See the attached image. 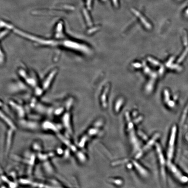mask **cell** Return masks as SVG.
Returning <instances> with one entry per match:
<instances>
[{"label": "cell", "mask_w": 188, "mask_h": 188, "mask_svg": "<svg viewBox=\"0 0 188 188\" xmlns=\"http://www.w3.org/2000/svg\"><path fill=\"white\" fill-rule=\"evenodd\" d=\"M56 73L57 70L55 69L51 72L49 74H48V76L45 78V79L44 80L41 86L42 87V91H46L49 88V86L51 84V81H52V80Z\"/></svg>", "instance_id": "4"}, {"label": "cell", "mask_w": 188, "mask_h": 188, "mask_svg": "<svg viewBox=\"0 0 188 188\" xmlns=\"http://www.w3.org/2000/svg\"><path fill=\"white\" fill-rule=\"evenodd\" d=\"M20 124L25 129H27L28 130H35L37 129L38 126L37 124L34 122L31 121H22V124Z\"/></svg>", "instance_id": "9"}, {"label": "cell", "mask_w": 188, "mask_h": 188, "mask_svg": "<svg viewBox=\"0 0 188 188\" xmlns=\"http://www.w3.org/2000/svg\"><path fill=\"white\" fill-rule=\"evenodd\" d=\"M89 137L86 134L84 135L83 137H81V139L80 140L79 142L78 143L79 146L81 148H84L85 145H86V143L87 142V141L89 139Z\"/></svg>", "instance_id": "13"}, {"label": "cell", "mask_w": 188, "mask_h": 188, "mask_svg": "<svg viewBox=\"0 0 188 188\" xmlns=\"http://www.w3.org/2000/svg\"><path fill=\"white\" fill-rule=\"evenodd\" d=\"M128 132H129V138L130 141L132 143V145L134 147V149H136L137 151L139 148V144L137 140V138L135 135L134 132V129L133 127V124L130 123L128 124Z\"/></svg>", "instance_id": "2"}, {"label": "cell", "mask_w": 188, "mask_h": 188, "mask_svg": "<svg viewBox=\"0 0 188 188\" xmlns=\"http://www.w3.org/2000/svg\"><path fill=\"white\" fill-rule=\"evenodd\" d=\"M71 115L69 113V111H67L66 113H65L63 116L62 118V122L64 127L66 130L70 134L72 133V123H71Z\"/></svg>", "instance_id": "3"}, {"label": "cell", "mask_w": 188, "mask_h": 188, "mask_svg": "<svg viewBox=\"0 0 188 188\" xmlns=\"http://www.w3.org/2000/svg\"><path fill=\"white\" fill-rule=\"evenodd\" d=\"M84 153L81 152H78L76 153V156H77V158L80 162H84L86 161V158L85 155Z\"/></svg>", "instance_id": "15"}, {"label": "cell", "mask_w": 188, "mask_h": 188, "mask_svg": "<svg viewBox=\"0 0 188 188\" xmlns=\"http://www.w3.org/2000/svg\"><path fill=\"white\" fill-rule=\"evenodd\" d=\"M41 126L42 129L45 130L51 131L54 133H57L58 132L57 126L51 121H45Z\"/></svg>", "instance_id": "7"}, {"label": "cell", "mask_w": 188, "mask_h": 188, "mask_svg": "<svg viewBox=\"0 0 188 188\" xmlns=\"http://www.w3.org/2000/svg\"><path fill=\"white\" fill-rule=\"evenodd\" d=\"M43 167L44 169L47 173H53L54 172L53 167L51 165V164L49 162H45L44 163Z\"/></svg>", "instance_id": "11"}, {"label": "cell", "mask_w": 188, "mask_h": 188, "mask_svg": "<svg viewBox=\"0 0 188 188\" xmlns=\"http://www.w3.org/2000/svg\"><path fill=\"white\" fill-rule=\"evenodd\" d=\"M159 137V134H156L155 135H154V137H153V138L151 139L150 141H149V142L147 144V145L144 147V148H143V149L142 150V151H141V152H140V153H139L138 156H137V157H140V156L142 155V153H143V152H145L146 150H147L149 149L150 148L151 146L154 144L155 141H156V139L158 138Z\"/></svg>", "instance_id": "10"}, {"label": "cell", "mask_w": 188, "mask_h": 188, "mask_svg": "<svg viewBox=\"0 0 188 188\" xmlns=\"http://www.w3.org/2000/svg\"><path fill=\"white\" fill-rule=\"evenodd\" d=\"M1 116L2 119L5 121V123L9 126V129H14V130H16V126L14 124V123L13 122V121L8 116H7L6 115H5L4 113L2 112V111H1Z\"/></svg>", "instance_id": "8"}, {"label": "cell", "mask_w": 188, "mask_h": 188, "mask_svg": "<svg viewBox=\"0 0 188 188\" xmlns=\"http://www.w3.org/2000/svg\"><path fill=\"white\" fill-rule=\"evenodd\" d=\"M1 65L4 63L5 62V53L4 52L2 51V49L1 48Z\"/></svg>", "instance_id": "17"}, {"label": "cell", "mask_w": 188, "mask_h": 188, "mask_svg": "<svg viewBox=\"0 0 188 188\" xmlns=\"http://www.w3.org/2000/svg\"><path fill=\"white\" fill-rule=\"evenodd\" d=\"M33 148L34 149V150L40 151L42 149L41 144L38 141H36L33 144Z\"/></svg>", "instance_id": "16"}, {"label": "cell", "mask_w": 188, "mask_h": 188, "mask_svg": "<svg viewBox=\"0 0 188 188\" xmlns=\"http://www.w3.org/2000/svg\"><path fill=\"white\" fill-rule=\"evenodd\" d=\"M1 188H7L5 186V185H2Z\"/></svg>", "instance_id": "18"}, {"label": "cell", "mask_w": 188, "mask_h": 188, "mask_svg": "<svg viewBox=\"0 0 188 188\" xmlns=\"http://www.w3.org/2000/svg\"><path fill=\"white\" fill-rule=\"evenodd\" d=\"M176 128L175 127L173 128L172 132H171L169 144V148L168 149V157L169 159H171L173 156V150H174V142L175 141L176 135Z\"/></svg>", "instance_id": "1"}, {"label": "cell", "mask_w": 188, "mask_h": 188, "mask_svg": "<svg viewBox=\"0 0 188 188\" xmlns=\"http://www.w3.org/2000/svg\"><path fill=\"white\" fill-rule=\"evenodd\" d=\"M98 129H98V128H92L88 131L86 134L89 137H92L98 133Z\"/></svg>", "instance_id": "14"}, {"label": "cell", "mask_w": 188, "mask_h": 188, "mask_svg": "<svg viewBox=\"0 0 188 188\" xmlns=\"http://www.w3.org/2000/svg\"><path fill=\"white\" fill-rule=\"evenodd\" d=\"M61 188V187H53V188Z\"/></svg>", "instance_id": "19"}, {"label": "cell", "mask_w": 188, "mask_h": 188, "mask_svg": "<svg viewBox=\"0 0 188 188\" xmlns=\"http://www.w3.org/2000/svg\"><path fill=\"white\" fill-rule=\"evenodd\" d=\"M134 165L135 166V168L137 169L138 171L141 173V174L143 175V176H146L147 175V173L145 170L139 164H138V163H137L136 162H133Z\"/></svg>", "instance_id": "12"}, {"label": "cell", "mask_w": 188, "mask_h": 188, "mask_svg": "<svg viewBox=\"0 0 188 188\" xmlns=\"http://www.w3.org/2000/svg\"><path fill=\"white\" fill-rule=\"evenodd\" d=\"M15 131V130L14 129H9L7 131L5 143V153L6 154H8L10 150L11 145L12 143L13 135Z\"/></svg>", "instance_id": "5"}, {"label": "cell", "mask_w": 188, "mask_h": 188, "mask_svg": "<svg viewBox=\"0 0 188 188\" xmlns=\"http://www.w3.org/2000/svg\"><path fill=\"white\" fill-rule=\"evenodd\" d=\"M156 150H157L159 160L160 161V164L161 165V174L163 177V179H165V160L163 157V154L162 153V150L159 145H156Z\"/></svg>", "instance_id": "6"}]
</instances>
